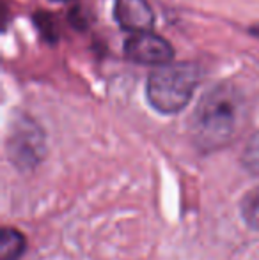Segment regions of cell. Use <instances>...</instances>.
Listing matches in <instances>:
<instances>
[{
    "label": "cell",
    "mask_w": 259,
    "mask_h": 260,
    "mask_svg": "<svg viewBox=\"0 0 259 260\" xmlns=\"http://www.w3.org/2000/svg\"><path fill=\"white\" fill-rule=\"evenodd\" d=\"M243 96L236 87L222 83L200 98L190 120L192 137L200 149L213 151L233 140L242 126Z\"/></svg>",
    "instance_id": "1"
},
{
    "label": "cell",
    "mask_w": 259,
    "mask_h": 260,
    "mask_svg": "<svg viewBox=\"0 0 259 260\" xmlns=\"http://www.w3.org/2000/svg\"><path fill=\"white\" fill-rule=\"evenodd\" d=\"M200 80L199 66L194 62H169L160 66L148 78L149 105L160 113H178L188 105Z\"/></svg>",
    "instance_id": "2"
},
{
    "label": "cell",
    "mask_w": 259,
    "mask_h": 260,
    "mask_svg": "<svg viewBox=\"0 0 259 260\" xmlns=\"http://www.w3.org/2000/svg\"><path fill=\"white\" fill-rule=\"evenodd\" d=\"M7 151L18 167H34L45 154V135L31 117H18L7 140Z\"/></svg>",
    "instance_id": "3"
},
{
    "label": "cell",
    "mask_w": 259,
    "mask_h": 260,
    "mask_svg": "<svg viewBox=\"0 0 259 260\" xmlns=\"http://www.w3.org/2000/svg\"><path fill=\"white\" fill-rule=\"evenodd\" d=\"M125 55L131 62L146 66H163L172 62L174 48L167 39L151 30L133 32L125 41Z\"/></svg>",
    "instance_id": "4"
},
{
    "label": "cell",
    "mask_w": 259,
    "mask_h": 260,
    "mask_svg": "<svg viewBox=\"0 0 259 260\" xmlns=\"http://www.w3.org/2000/svg\"><path fill=\"white\" fill-rule=\"evenodd\" d=\"M114 18L119 27L130 32L151 30L155 25V13L148 0H116Z\"/></svg>",
    "instance_id": "5"
},
{
    "label": "cell",
    "mask_w": 259,
    "mask_h": 260,
    "mask_svg": "<svg viewBox=\"0 0 259 260\" xmlns=\"http://www.w3.org/2000/svg\"><path fill=\"white\" fill-rule=\"evenodd\" d=\"M25 237L14 229H4L0 243V260H18L25 251Z\"/></svg>",
    "instance_id": "6"
},
{
    "label": "cell",
    "mask_w": 259,
    "mask_h": 260,
    "mask_svg": "<svg viewBox=\"0 0 259 260\" xmlns=\"http://www.w3.org/2000/svg\"><path fill=\"white\" fill-rule=\"evenodd\" d=\"M34 23H36V27H38V30L41 32L45 41H48L50 45L57 43L59 32H57V25L52 14L46 13V11H39V13L34 14Z\"/></svg>",
    "instance_id": "7"
},
{
    "label": "cell",
    "mask_w": 259,
    "mask_h": 260,
    "mask_svg": "<svg viewBox=\"0 0 259 260\" xmlns=\"http://www.w3.org/2000/svg\"><path fill=\"white\" fill-rule=\"evenodd\" d=\"M242 216L252 229L259 230V186L243 199Z\"/></svg>",
    "instance_id": "8"
},
{
    "label": "cell",
    "mask_w": 259,
    "mask_h": 260,
    "mask_svg": "<svg viewBox=\"0 0 259 260\" xmlns=\"http://www.w3.org/2000/svg\"><path fill=\"white\" fill-rule=\"evenodd\" d=\"M243 165L254 174H259V133L254 135L249 140L243 152Z\"/></svg>",
    "instance_id": "9"
},
{
    "label": "cell",
    "mask_w": 259,
    "mask_h": 260,
    "mask_svg": "<svg viewBox=\"0 0 259 260\" xmlns=\"http://www.w3.org/2000/svg\"><path fill=\"white\" fill-rule=\"evenodd\" d=\"M250 34L256 36V38L259 39V25H254V27H250Z\"/></svg>",
    "instance_id": "10"
},
{
    "label": "cell",
    "mask_w": 259,
    "mask_h": 260,
    "mask_svg": "<svg viewBox=\"0 0 259 260\" xmlns=\"http://www.w3.org/2000/svg\"><path fill=\"white\" fill-rule=\"evenodd\" d=\"M55 2H71V0H55Z\"/></svg>",
    "instance_id": "11"
}]
</instances>
